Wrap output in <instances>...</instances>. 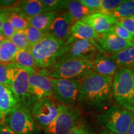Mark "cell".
I'll return each mask as SVG.
<instances>
[{
  "instance_id": "1",
  "label": "cell",
  "mask_w": 134,
  "mask_h": 134,
  "mask_svg": "<svg viewBox=\"0 0 134 134\" xmlns=\"http://www.w3.org/2000/svg\"><path fill=\"white\" fill-rule=\"evenodd\" d=\"M113 77L91 72L80 80L77 102L92 109L110 104L113 98Z\"/></svg>"
},
{
  "instance_id": "2",
  "label": "cell",
  "mask_w": 134,
  "mask_h": 134,
  "mask_svg": "<svg viewBox=\"0 0 134 134\" xmlns=\"http://www.w3.org/2000/svg\"><path fill=\"white\" fill-rule=\"evenodd\" d=\"M69 41L58 39L47 34L37 44L29 50L41 69H47L55 64L65 54L69 48Z\"/></svg>"
},
{
  "instance_id": "3",
  "label": "cell",
  "mask_w": 134,
  "mask_h": 134,
  "mask_svg": "<svg viewBox=\"0 0 134 134\" xmlns=\"http://www.w3.org/2000/svg\"><path fill=\"white\" fill-rule=\"evenodd\" d=\"M94 57L61 58L47 70L52 78L80 80L93 72Z\"/></svg>"
},
{
  "instance_id": "4",
  "label": "cell",
  "mask_w": 134,
  "mask_h": 134,
  "mask_svg": "<svg viewBox=\"0 0 134 134\" xmlns=\"http://www.w3.org/2000/svg\"><path fill=\"white\" fill-rule=\"evenodd\" d=\"M113 97L119 105L134 113V71L119 68L113 80Z\"/></svg>"
},
{
  "instance_id": "5",
  "label": "cell",
  "mask_w": 134,
  "mask_h": 134,
  "mask_svg": "<svg viewBox=\"0 0 134 134\" xmlns=\"http://www.w3.org/2000/svg\"><path fill=\"white\" fill-rule=\"evenodd\" d=\"M134 117V113L113 105L98 116V121L113 134H127Z\"/></svg>"
},
{
  "instance_id": "6",
  "label": "cell",
  "mask_w": 134,
  "mask_h": 134,
  "mask_svg": "<svg viewBox=\"0 0 134 134\" xmlns=\"http://www.w3.org/2000/svg\"><path fill=\"white\" fill-rule=\"evenodd\" d=\"M7 125L17 134H34L36 127L31 109L24 103H18L4 120Z\"/></svg>"
},
{
  "instance_id": "7",
  "label": "cell",
  "mask_w": 134,
  "mask_h": 134,
  "mask_svg": "<svg viewBox=\"0 0 134 134\" xmlns=\"http://www.w3.org/2000/svg\"><path fill=\"white\" fill-rule=\"evenodd\" d=\"M9 78V87L18 103L27 104V100H31L29 92V76L34 70L26 69L10 63Z\"/></svg>"
},
{
  "instance_id": "8",
  "label": "cell",
  "mask_w": 134,
  "mask_h": 134,
  "mask_svg": "<svg viewBox=\"0 0 134 134\" xmlns=\"http://www.w3.org/2000/svg\"><path fill=\"white\" fill-rule=\"evenodd\" d=\"M80 117L79 108L59 104V114L51 124L45 129L47 134H68L78 124Z\"/></svg>"
},
{
  "instance_id": "9",
  "label": "cell",
  "mask_w": 134,
  "mask_h": 134,
  "mask_svg": "<svg viewBox=\"0 0 134 134\" xmlns=\"http://www.w3.org/2000/svg\"><path fill=\"white\" fill-rule=\"evenodd\" d=\"M52 96L59 104L75 106L78 101L80 80L51 78Z\"/></svg>"
},
{
  "instance_id": "10",
  "label": "cell",
  "mask_w": 134,
  "mask_h": 134,
  "mask_svg": "<svg viewBox=\"0 0 134 134\" xmlns=\"http://www.w3.org/2000/svg\"><path fill=\"white\" fill-rule=\"evenodd\" d=\"M31 110L34 122L45 129L58 116L59 104L54 102L52 96L47 97L34 102Z\"/></svg>"
},
{
  "instance_id": "11",
  "label": "cell",
  "mask_w": 134,
  "mask_h": 134,
  "mask_svg": "<svg viewBox=\"0 0 134 134\" xmlns=\"http://www.w3.org/2000/svg\"><path fill=\"white\" fill-rule=\"evenodd\" d=\"M51 78L47 69L39 68L31 72L29 76V92L31 100L36 102L43 98L52 96Z\"/></svg>"
},
{
  "instance_id": "12",
  "label": "cell",
  "mask_w": 134,
  "mask_h": 134,
  "mask_svg": "<svg viewBox=\"0 0 134 134\" xmlns=\"http://www.w3.org/2000/svg\"><path fill=\"white\" fill-rule=\"evenodd\" d=\"M98 52L104 53L96 41L75 40L70 43L69 48L62 58L88 57L95 56Z\"/></svg>"
},
{
  "instance_id": "13",
  "label": "cell",
  "mask_w": 134,
  "mask_h": 134,
  "mask_svg": "<svg viewBox=\"0 0 134 134\" xmlns=\"http://www.w3.org/2000/svg\"><path fill=\"white\" fill-rule=\"evenodd\" d=\"M96 41L107 55H114L127 47L134 46V43L122 39L111 31L99 34Z\"/></svg>"
},
{
  "instance_id": "14",
  "label": "cell",
  "mask_w": 134,
  "mask_h": 134,
  "mask_svg": "<svg viewBox=\"0 0 134 134\" xmlns=\"http://www.w3.org/2000/svg\"><path fill=\"white\" fill-rule=\"evenodd\" d=\"M74 22L67 11L58 14L50 26L48 34L58 39L68 41L71 36V29Z\"/></svg>"
},
{
  "instance_id": "15",
  "label": "cell",
  "mask_w": 134,
  "mask_h": 134,
  "mask_svg": "<svg viewBox=\"0 0 134 134\" xmlns=\"http://www.w3.org/2000/svg\"><path fill=\"white\" fill-rule=\"evenodd\" d=\"M90 25L98 34L110 31L116 24L117 19L113 15H107L101 13H94L81 20Z\"/></svg>"
},
{
  "instance_id": "16",
  "label": "cell",
  "mask_w": 134,
  "mask_h": 134,
  "mask_svg": "<svg viewBox=\"0 0 134 134\" xmlns=\"http://www.w3.org/2000/svg\"><path fill=\"white\" fill-rule=\"evenodd\" d=\"M119 69L111 57L104 53L95 55L93 62V71L103 76L113 77Z\"/></svg>"
},
{
  "instance_id": "17",
  "label": "cell",
  "mask_w": 134,
  "mask_h": 134,
  "mask_svg": "<svg viewBox=\"0 0 134 134\" xmlns=\"http://www.w3.org/2000/svg\"><path fill=\"white\" fill-rule=\"evenodd\" d=\"M18 103L11 88L0 83V120L3 124L6 115Z\"/></svg>"
},
{
  "instance_id": "18",
  "label": "cell",
  "mask_w": 134,
  "mask_h": 134,
  "mask_svg": "<svg viewBox=\"0 0 134 134\" xmlns=\"http://www.w3.org/2000/svg\"><path fill=\"white\" fill-rule=\"evenodd\" d=\"M13 9L26 18H32L38 14L47 13L39 0L20 1L16 7Z\"/></svg>"
},
{
  "instance_id": "19",
  "label": "cell",
  "mask_w": 134,
  "mask_h": 134,
  "mask_svg": "<svg viewBox=\"0 0 134 134\" xmlns=\"http://www.w3.org/2000/svg\"><path fill=\"white\" fill-rule=\"evenodd\" d=\"M98 34L94 31L90 25L83 21H77L73 24L71 29L70 38L74 40H94L98 37Z\"/></svg>"
},
{
  "instance_id": "20",
  "label": "cell",
  "mask_w": 134,
  "mask_h": 134,
  "mask_svg": "<svg viewBox=\"0 0 134 134\" xmlns=\"http://www.w3.org/2000/svg\"><path fill=\"white\" fill-rule=\"evenodd\" d=\"M58 15L57 13L47 12L27 18V19L30 26L48 34L50 26Z\"/></svg>"
},
{
  "instance_id": "21",
  "label": "cell",
  "mask_w": 134,
  "mask_h": 134,
  "mask_svg": "<svg viewBox=\"0 0 134 134\" xmlns=\"http://www.w3.org/2000/svg\"><path fill=\"white\" fill-rule=\"evenodd\" d=\"M66 11L69 13L74 23L81 21L90 15L96 13V11L88 9L78 1H68Z\"/></svg>"
},
{
  "instance_id": "22",
  "label": "cell",
  "mask_w": 134,
  "mask_h": 134,
  "mask_svg": "<svg viewBox=\"0 0 134 134\" xmlns=\"http://www.w3.org/2000/svg\"><path fill=\"white\" fill-rule=\"evenodd\" d=\"M110 57L119 68H132L134 66V46L127 47Z\"/></svg>"
},
{
  "instance_id": "23",
  "label": "cell",
  "mask_w": 134,
  "mask_h": 134,
  "mask_svg": "<svg viewBox=\"0 0 134 134\" xmlns=\"http://www.w3.org/2000/svg\"><path fill=\"white\" fill-rule=\"evenodd\" d=\"M19 49L9 39H5L0 46V63H13Z\"/></svg>"
},
{
  "instance_id": "24",
  "label": "cell",
  "mask_w": 134,
  "mask_h": 134,
  "mask_svg": "<svg viewBox=\"0 0 134 134\" xmlns=\"http://www.w3.org/2000/svg\"><path fill=\"white\" fill-rule=\"evenodd\" d=\"M13 64L26 69H39L29 50H19L13 60Z\"/></svg>"
},
{
  "instance_id": "25",
  "label": "cell",
  "mask_w": 134,
  "mask_h": 134,
  "mask_svg": "<svg viewBox=\"0 0 134 134\" xmlns=\"http://www.w3.org/2000/svg\"><path fill=\"white\" fill-rule=\"evenodd\" d=\"M6 18L17 31H25L29 26L27 18L15 11L13 8L10 9Z\"/></svg>"
},
{
  "instance_id": "26",
  "label": "cell",
  "mask_w": 134,
  "mask_h": 134,
  "mask_svg": "<svg viewBox=\"0 0 134 134\" xmlns=\"http://www.w3.org/2000/svg\"><path fill=\"white\" fill-rule=\"evenodd\" d=\"M117 19L134 15V0L124 1L112 13Z\"/></svg>"
},
{
  "instance_id": "27",
  "label": "cell",
  "mask_w": 134,
  "mask_h": 134,
  "mask_svg": "<svg viewBox=\"0 0 134 134\" xmlns=\"http://www.w3.org/2000/svg\"><path fill=\"white\" fill-rule=\"evenodd\" d=\"M46 12L57 13L67 9L68 1L65 0H40Z\"/></svg>"
},
{
  "instance_id": "28",
  "label": "cell",
  "mask_w": 134,
  "mask_h": 134,
  "mask_svg": "<svg viewBox=\"0 0 134 134\" xmlns=\"http://www.w3.org/2000/svg\"><path fill=\"white\" fill-rule=\"evenodd\" d=\"M24 31L26 34L28 41H29L30 48L39 42L47 34V33L43 32L30 25Z\"/></svg>"
},
{
  "instance_id": "29",
  "label": "cell",
  "mask_w": 134,
  "mask_h": 134,
  "mask_svg": "<svg viewBox=\"0 0 134 134\" xmlns=\"http://www.w3.org/2000/svg\"><path fill=\"white\" fill-rule=\"evenodd\" d=\"M9 40L19 50H29L30 48L29 41L24 31H17Z\"/></svg>"
},
{
  "instance_id": "30",
  "label": "cell",
  "mask_w": 134,
  "mask_h": 134,
  "mask_svg": "<svg viewBox=\"0 0 134 134\" xmlns=\"http://www.w3.org/2000/svg\"><path fill=\"white\" fill-rule=\"evenodd\" d=\"M124 2L122 0H102V4L97 13L110 15L119 5Z\"/></svg>"
},
{
  "instance_id": "31",
  "label": "cell",
  "mask_w": 134,
  "mask_h": 134,
  "mask_svg": "<svg viewBox=\"0 0 134 134\" xmlns=\"http://www.w3.org/2000/svg\"><path fill=\"white\" fill-rule=\"evenodd\" d=\"M111 31L114 32L115 34L117 35L119 37L122 39H124L130 42L134 43V37L130 34L127 31L125 28L120 26L119 24L116 23L112 28Z\"/></svg>"
},
{
  "instance_id": "32",
  "label": "cell",
  "mask_w": 134,
  "mask_h": 134,
  "mask_svg": "<svg viewBox=\"0 0 134 134\" xmlns=\"http://www.w3.org/2000/svg\"><path fill=\"white\" fill-rule=\"evenodd\" d=\"M117 23L125 28L134 37V15L117 19Z\"/></svg>"
},
{
  "instance_id": "33",
  "label": "cell",
  "mask_w": 134,
  "mask_h": 134,
  "mask_svg": "<svg viewBox=\"0 0 134 134\" xmlns=\"http://www.w3.org/2000/svg\"><path fill=\"white\" fill-rule=\"evenodd\" d=\"M9 64L0 63V83L9 86Z\"/></svg>"
},
{
  "instance_id": "34",
  "label": "cell",
  "mask_w": 134,
  "mask_h": 134,
  "mask_svg": "<svg viewBox=\"0 0 134 134\" xmlns=\"http://www.w3.org/2000/svg\"><path fill=\"white\" fill-rule=\"evenodd\" d=\"M16 31L17 30L13 27L12 25L8 21L7 18H6L3 24L2 29L1 31L5 39H9L16 32Z\"/></svg>"
},
{
  "instance_id": "35",
  "label": "cell",
  "mask_w": 134,
  "mask_h": 134,
  "mask_svg": "<svg viewBox=\"0 0 134 134\" xmlns=\"http://www.w3.org/2000/svg\"><path fill=\"white\" fill-rule=\"evenodd\" d=\"M78 1L88 9L96 11V13L102 4V0H80Z\"/></svg>"
},
{
  "instance_id": "36",
  "label": "cell",
  "mask_w": 134,
  "mask_h": 134,
  "mask_svg": "<svg viewBox=\"0 0 134 134\" xmlns=\"http://www.w3.org/2000/svg\"><path fill=\"white\" fill-rule=\"evenodd\" d=\"M68 134H92L91 132L83 125L77 124L75 127L72 129Z\"/></svg>"
},
{
  "instance_id": "37",
  "label": "cell",
  "mask_w": 134,
  "mask_h": 134,
  "mask_svg": "<svg viewBox=\"0 0 134 134\" xmlns=\"http://www.w3.org/2000/svg\"><path fill=\"white\" fill-rule=\"evenodd\" d=\"M19 1L14 0H0V6L4 8L7 7L8 9L14 8L18 4Z\"/></svg>"
},
{
  "instance_id": "38",
  "label": "cell",
  "mask_w": 134,
  "mask_h": 134,
  "mask_svg": "<svg viewBox=\"0 0 134 134\" xmlns=\"http://www.w3.org/2000/svg\"><path fill=\"white\" fill-rule=\"evenodd\" d=\"M9 10L10 9H8V8H3V9H0V31H1L3 24L4 20L6 19Z\"/></svg>"
},
{
  "instance_id": "39",
  "label": "cell",
  "mask_w": 134,
  "mask_h": 134,
  "mask_svg": "<svg viewBox=\"0 0 134 134\" xmlns=\"http://www.w3.org/2000/svg\"><path fill=\"white\" fill-rule=\"evenodd\" d=\"M0 134H17L4 124L0 127Z\"/></svg>"
},
{
  "instance_id": "40",
  "label": "cell",
  "mask_w": 134,
  "mask_h": 134,
  "mask_svg": "<svg viewBox=\"0 0 134 134\" xmlns=\"http://www.w3.org/2000/svg\"><path fill=\"white\" fill-rule=\"evenodd\" d=\"M127 134H134V117L132 120Z\"/></svg>"
},
{
  "instance_id": "41",
  "label": "cell",
  "mask_w": 134,
  "mask_h": 134,
  "mask_svg": "<svg viewBox=\"0 0 134 134\" xmlns=\"http://www.w3.org/2000/svg\"><path fill=\"white\" fill-rule=\"evenodd\" d=\"M4 40L5 38L4 37V36H3V35L2 34V33H1V32L0 31V46H1V44L3 43V42L4 41Z\"/></svg>"
},
{
  "instance_id": "42",
  "label": "cell",
  "mask_w": 134,
  "mask_h": 134,
  "mask_svg": "<svg viewBox=\"0 0 134 134\" xmlns=\"http://www.w3.org/2000/svg\"><path fill=\"white\" fill-rule=\"evenodd\" d=\"M3 124V123H2V122H1V120H0V127H1V125H2Z\"/></svg>"
},
{
  "instance_id": "43",
  "label": "cell",
  "mask_w": 134,
  "mask_h": 134,
  "mask_svg": "<svg viewBox=\"0 0 134 134\" xmlns=\"http://www.w3.org/2000/svg\"><path fill=\"white\" fill-rule=\"evenodd\" d=\"M132 69H133V71H134V66H133V67H132Z\"/></svg>"
}]
</instances>
